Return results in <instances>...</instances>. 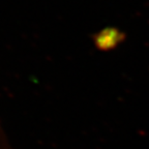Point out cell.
<instances>
[{
    "mask_svg": "<svg viewBox=\"0 0 149 149\" xmlns=\"http://www.w3.org/2000/svg\"><path fill=\"white\" fill-rule=\"evenodd\" d=\"M125 35L122 31L114 27L105 28L93 35L92 40L96 48L102 51L113 50L124 42Z\"/></svg>",
    "mask_w": 149,
    "mask_h": 149,
    "instance_id": "6da1fadb",
    "label": "cell"
}]
</instances>
